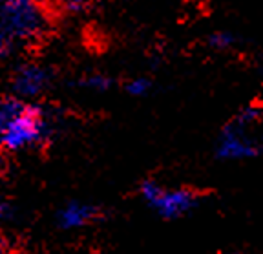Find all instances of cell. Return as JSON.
I'll return each instance as SVG.
<instances>
[{"mask_svg":"<svg viewBox=\"0 0 263 254\" xmlns=\"http://www.w3.org/2000/svg\"><path fill=\"white\" fill-rule=\"evenodd\" d=\"M55 2L66 6V8H77V6H81L82 0H55Z\"/></svg>","mask_w":263,"mask_h":254,"instance_id":"obj_11","label":"cell"},{"mask_svg":"<svg viewBox=\"0 0 263 254\" xmlns=\"http://www.w3.org/2000/svg\"><path fill=\"white\" fill-rule=\"evenodd\" d=\"M210 44L218 49H225V48H229V46L234 44V37H232L230 33H225V31L214 33L212 37H210Z\"/></svg>","mask_w":263,"mask_h":254,"instance_id":"obj_8","label":"cell"},{"mask_svg":"<svg viewBox=\"0 0 263 254\" xmlns=\"http://www.w3.org/2000/svg\"><path fill=\"white\" fill-rule=\"evenodd\" d=\"M48 71L42 70L41 66H22L21 70L15 75V90L21 95L26 97H33V95L41 94L46 86H48Z\"/></svg>","mask_w":263,"mask_h":254,"instance_id":"obj_5","label":"cell"},{"mask_svg":"<svg viewBox=\"0 0 263 254\" xmlns=\"http://www.w3.org/2000/svg\"><path fill=\"white\" fill-rule=\"evenodd\" d=\"M144 199L163 217H177L196 205V196L189 190H163L154 181H144L141 187Z\"/></svg>","mask_w":263,"mask_h":254,"instance_id":"obj_4","label":"cell"},{"mask_svg":"<svg viewBox=\"0 0 263 254\" xmlns=\"http://www.w3.org/2000/svg\"><path fill=\"white\" fill-rule=\"evenodd\" d=\"M148 88H150V82L146 79H136V81H132L128 84V92L132 95H144L148 92Z\"/></svg>","mask_w":263,"mask_h":254,"instance_id":"obj_10","label":"cell"},{"mask_svg":"<svg viewBox=\"0 0 263 254\" xmlns=\"http://www.w3.org/2000/svg\"><path fill=\"white\" fill-rule=\"evenodd\" d=\"M4 212H6V210H4V207L0 205V220H2V217H4Z\"/></svg>","mask_w":263,"mask_h":254,"instance_id":"obj_13","label":"cell"},{"mask_svg":"<svg viewBox=\"0 0 263 254\" xmlns=\"http://www.w3.org/2000/svg\"><path fill=\"white\" fill-rule=\"evenodd\" d=\"M2 48H4V39H2V35H0V51H2Z\"/></svg>","mask_w":263,"mask_h":254,"instance_id":"obj_14","label":"cell"},{"mask_svg":"<svg viewBox=\"0 0 263 254\" xmlns=\"http://www.w3.org/2000/svg\"><path fill=\"white\" fill-rule=\"evenodd\" d=\"M24 104L16 99H0V134L8 128V124L21 114Z\"/></svg>","mask_w":263,"mask_h":254,"instance_id":"obj_7","label":"cell"},{"mask_svg":"<svg viewBox=\"0 0 263 254\" xmlns=\"http://www.w3.org/2000/svg\"><path fill=\"white\" fill-rule=\"evenodd\" d=\"M46 26V15L37 0H0V28L13 39H35Z\"/></svg>","mask_w":263,"mask_h":254,"instance_id":"obj_1","label":"cell"},{"mask_svg":"<svg viewBox=\"0 0 263 254\" xmlns=\"http://www.w3.org/2000/svg\"><path fill=\"white\" fill-rule=\"evenodd\" d=\"M4 250H6V240L0 236V254L4 252Z\"/></svg>","mask_w":263,"mask_h":254,"instance_id":"obj_12","label":"cell"},{"mask_svg":"<svg viewBox=\"0 0 263 254\" xmlns=\"http://www.w3.org/2000/svg\"><path fill=\"white\" fill-rule=\"evenodd\" d=\"M95 210L90 205L84 203H70L61 214H59V222L64 229H77V227L86 225L93 217Z\"/></svg>","mask_w":263,"mask_h":254,"instance_id":"obj_6","label":"cell"},{"mask_svg":"<svg viewBox=\"0 0 263 254\" xmlns=\"http://www.w3.org/2000/svg\"><path fill=\"white\" fill-rule=\"evenodd\" d=\"M259 110L258 108H247L239 114V117L225 128L221 134V139L218 144L219 157L225 159H247V157L258 156L259 144L247 134V130L258 121Z\"/></svg>","mask_w":263,"mask_h":254,"instance_id":"obj_2","label":"cell"},{"mask_svg":"<svg viewBox=\"0 0 263 254\" xmlns=\"http://www.w3.org/2000/svg\"><path fill=\"white\" fill-rule=\"evenodd\" d=\"M42 134H44V119L41 110L24 106L21 114L0 134V141L8 150H22L37 143Z\"/></svg>","mask_w":263,"mask_h":254,"instance_id":"obj_3","label":"cell"},{"mask_svg":"<svg viewBox=\"0 0 263 254\" xmlns=\"http://www.w3.org/2000/svg\"><path fill=\"white\" fill-rule=\"evenodd\" d=\"M84 84L90 88H93V90H104V88H108V84H110V81H108V77H104V75H90V77L84 81Z\"/></svg>","mask_w":263,"mask_h":254,"instance_id":"obj_9","label":"cell"}]
</instances>
